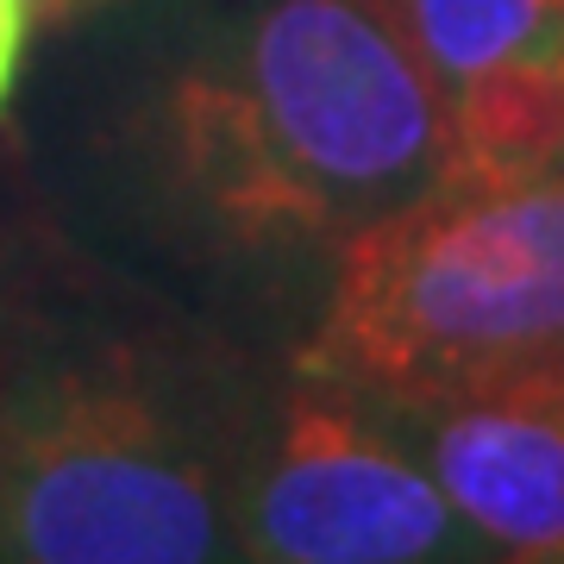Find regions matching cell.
Returning a JSON list of instances; mask_svg holds the SVG:
<instances>
[{
    "instance_id": "6",
    "label": "cell",
    "mask_w": 564,
    "mask_h": 564,
    "mask_svg": "<svg viewBox=\"0 0 564 564\" xmlns=\"http://www.w3.org/2000/svg\"><path fill=\"white\" fill-rule=\"evenodd\" d=\"M445 151L433 182L458 188H502L564 170V63L489 69L440 95Z\"/></svg>"
},
{
    "instance_id": "4",
    "label": "cell",
    "mask_w": 564,
    "mask_h": 564,
    "mask_svg": "<svg viewBox=\"0 0 564 564\" xmlns=\"http://www.w3.org/2000/svg\"><path fill=\"white\" fill-rule=\"evenodd\" d=\"M232 533L245 564H496L383 408L289 358L245 395Z\"/></svg>"
},
{
    "instance_id": "5",
    "label": "cell",
    "mask_w": 564,
    "mask_h": 564,
    "mask_svg": "<svg viewBox=\"0 0 564 564\" xmlns=\"http://www.w3.org/2000/svg\"><path fill=\"white\" fill-rule=\"evenodd\" d=\"M377 408L496 558L564 545V351Z\"/></svg>"
},
{
    "instance_id": "3",
    "label": "cell",
    "mask_w": 564,
    "mask_h": 564,
    "mask_svg": "<svg viewBox=\"0 0 564 564\" xmlns=\"http://www.w3.org/2000/svg\"><path fill=\"white\" fill-rule=\"evenodd\" d=\"M564 351V170L426 182L339 251L289 364L402 402Z\"/></svg>"
},
{
    "instance_id": "1",
    "label": "cell",
    "mask_w": 564,
    "mask_h": 564,
    "mask_svg": "<svg viewBox=\"0 0 564 564\" xmlns=\"http://www.w3.org/2000/svg\"><path fill=\"white\" fill-rule=\"evenodd\" d=\"M51 25L25 163L113 270H214L307 326L345 245L440 176V82L395 0H95Z\"/></svg>"
},
{
    "instance_id": "7",
    "label": "cell",
    "mask_w": 564,
    "mask_h": 564,
    "mask_svg": "<svg viewBox=\"0 0 564 564\" xmlns=\"http://www.w3.org/2000/svg\"><path fill=\"white\" fill-rule=\"evenodd\" d=\"M395 13L440 95L489 69L564 63V0H395Z\"/></svg>"
},
{
    "instance_id": "12",
    "label": "cell",
    "mask_w": 564,
    "mask_h": 564,
    "mask_svg": "<svg viewBox=\"0 0 564 564\" xmlns=\"http://www.w3.org/2000/svg\"><path fill=\"white\" fill-rule=\"evenodd\" d=\"M0 245H7V239H0Z\"/></svg>"
},
{
    "instance_id": "8",
    "label": "cell",
    "mask_w": 564,
    "mask_h": 564,
    "mask_svg": "<svg viewBox=\"0 0 564 564\" xmlns=\"http://www.w3.org/2000/svg\"><path fill=\"white\" fill-rule=\"evenodd\" d=\"M32 57V0H0V120L13 113Z\"/></svg>"
},
{
    "instance_id": "2",
    "label": "cell",
    "mask_w": 564,
    "mask_h": 564,
    "mask_svg": "<svg viewBox=\"0 0 564 564\" xmlns=\"http://www.w3.org/2000/svg\"><path fill=\"white\" fill-rule=\"evenodd\" d=\"M258 364L120 270L0 245V564H245L232 452Z\"/></svg>"
},
{
    "instance_id": "11",
    "label": "cell",
    "mask_w": 564,
    "mask_h": 564,
    "mask_svg": "<svg viewBox=\"0 0 564 564\" xmlns=\"http://www.w3.org/2000/svg\"><path fill=\"white\" fill-rule=\"evenodd\" d=\"M0 239H7V232H0Z\"/></svg>"
},
{
    "instance_id": "10",
    "label": "cell",
    "mask_w": 564,
    "mask_h": 564,
    "mask_svg": "<svg viewBox=\"0 0 564 564\" xmlns=\"http://www.w3.org/2000/svg\"><path fill=\"white\" fill-rule=\"evenodd\" d=\"M63 0H32V13H44V20H51V13H57Z\"/></svg>"
},
{
    "instance_id": "9",
    "label": "cell",
    "mask_w": 564,
    "mask_h": 564,
    "mask_svg": "<svg viewBox=\"0 0 564 564\" xmlns=\"http://www.w3.org/2000/svg\"><path fill=\"white\" fill-rule=\"evenodd\" d=\"M496 564H564V545L558 552H533V558H496Z\"/></svg>"
}]
</instances>
